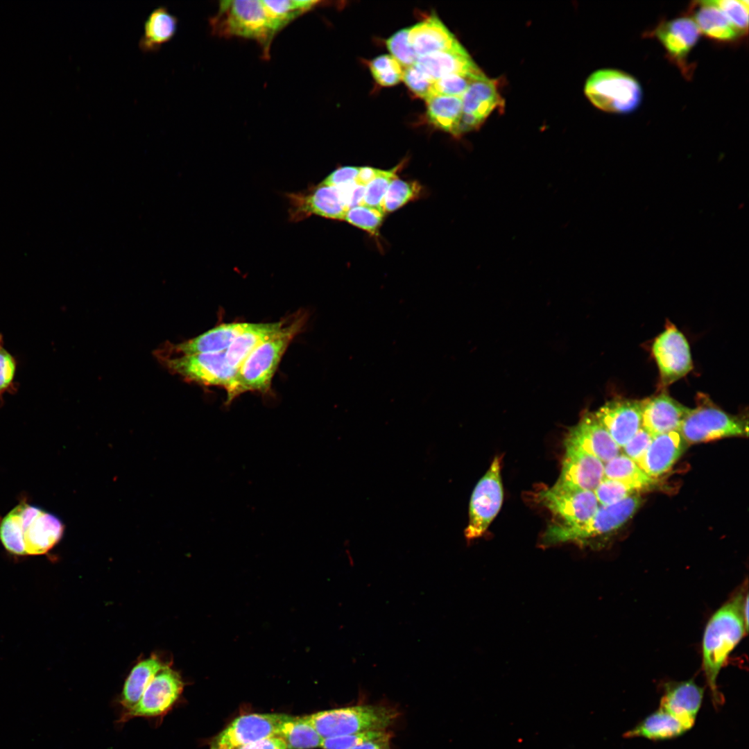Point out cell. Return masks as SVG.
Returning a JSON list of instances; mask_svg holds the SVG:
<instances>
[{"label": "cell", "instance_id": "50", "mask_svg": "<svg viewBox=\"0 0 749 749\" xmlns=\"http://www.w3.org/2000/svg\"><path fill=\"white\" fill-rule=\"evenodd\" d=\"M234 749H287L285 741L279 737H268Z\"/></svg>", "mask_w": 749, "mask_h": 749}, {"label": "cell", "instance_id": "12", "mask_svg": "<svg viewBox=\"0 0 749 749\" xmlns=\"http://www.w3.org/2000/svg\"><path fill=\"white\" fill-rule=\"evenodd\" d=\"M289 715L250 714L234 719L210 741V749H234L268 737H279Z\"/></svg>", "mask_w": 749, "mask_h": 749}, {"label": "cell", "instance_id": "37", "mask_svg": "<svg viewBox=\"0 0 749 749\" xmlns=\"http://www.w3.org/2000/svg\"><path fill=\"white\" fill-rule=\"evenodd\" d=\"M369 67L374 79L381 86H393L402 80L403 68L392 55L376 57L370 62Z\"/></svg>", "mask_w": 749, "mask_h": 749}, {"label": "cell", "instance_id": "16", "mask_svg": "<svg viewBox=\"0 0 749 749\" xmlns=\"http://www.w3.org/2000/svg\"><path fill=\"white\" fill-rule=\"evenodd\" d=\"M604 479V463L596 456L565 443L560 475L556 484L594 491Z\"/></svg>", "mask_w": 749, "mask_h": 749}, {"label": "cell", "instance_id": "46", "mask_svg": "<svg viewBox=\"0 0 749 749\" xmlns=\"http://www.w3.org/2000/svg\"><path fill=\"white\" fill-rule=\"evenodd\" d=\"M653 437L649 432L641 427L627 443L621 448L623 450V454L637 463L646 452Z\"/></svg>", "mask_w": 749, "mask_h": 749}, {"label": "cell", "instance_id": "36", "mask_svg": "<svg viewBox=\"0 0 749 749\" xmlns=\"http://www.w3.org/2000/svg\"><path fill=\"white\" fill-rule=\"evenodd\" d=\"M421 192V186L415 181H406L395 178L388 187L382 201L383 212H392L409 201L417 198Z\"/></svg>", "mask_w": 749, "mask_h": 749}, {"label": "cell", "instance_id": "48", "mask_svg": "<svg viewBox=\"0 0 749 749\" xmlns=\"http://www.w3.org/2000/svg\"><path fill=\"white\" fill-rule=\"evenodd\" d=\"M361 167L341 166L332 172L320 184L329 187H341L355 181Z\"/></svg>", "mask_w": 749, "mask_h": 749}, {"label": "cell", "instance_id": "38", "mask_svg": "<svg viewBox=\"0 0 749 749\" xmlns=\"http://www.w3.org/2000/svg\"><path fill=\"white\" fill-rule=\"evenodd\" d=\"M484 74L480 69L474 72L454 74L433 82L431 94L461 97L470 83Z\"/></svg>", "mask_w": 749, "mask_h": 749}, {"label": "cell", "instance_id": "7", "mask_svg": "<svg viewBox=\"0 0 749 749\" xmlns=\"http://www.w3.org/2000/svg\"><path fill=\"white\" fill-rule=\"evenodd\" d=\"M585 92L594 105L612 113L631 112L642 99L638 80L628 73L613 69L593 73L586 82Z\"/></svg>", "mask_w": 749, "mask_h": 749}, {"label": "cell", "instance_id": "35", "mask_svg": "<svg viewBox=\"0 0 749 749\" xmlns=\"http://www.w3.org/2000/svg\"><path fill=\"white\" fill-rule=\"evenodd\" d=\"M262 1L281 29L320 3L319 1L312 0Z\"/></svg>", "mask_w": 749, "mask_h": 749}, {"label": "cell", "instance_id": "32", "mask_svg": "<svg viewBox=\"0 0 749 749\" xmlns=\"http://www.w3.org/2000/svg\"><path fill=\"white\" fill-rule=\"evenodd\" d=\"M425 100L427 117L429 123L434 127L458 137V128L463 112L461 97L431 94Z\"/></svg>", "mask_w": 749, "mask_h": 749}, {"label": "cell", "instance_id": "17", "mask_svg": "<svg viewBox=\"0 0 749 749\" xmlns=\"http://www.w3.org/2000/svg\"><path fill=\"white\" fill-rule=\"evenodd\" d=\"M291 217L299 221L312 214L327 218L343 221L347 209L337 187L319 184L304 193L289 195Z\"/></svg>", "mask_w": 749, "mask_h": 749}, {"label": "cell", "instance_id": "40", "mask_svg": "<svg viewBox=\"0 0 749 749\" xmlns=\"http://www.w3.org/2000/svg\"><path fill=\"white\" fill-rule=\"evenodd\" d=\"M399 167L400 165L390 170L381 169L379 173L365 187L362 205L382 210L384 196L391 182L397 177L396 172Z\"/></svg>", "mask_w": 749, "mask_h": 749}, {"label": "cell", "instance_id": "1", "mask_svg": "<svg viewBox=\"0 0 749 749\" xmlns=\"http://www.w3.org/2000/svg\"><path fill=\"white\" fill-rule=\"evenodd\" d=\"M748 594L742 590L721 606L709 619L703 639V667L712 699L716 707L723 703L717 686L718 673L728 657L748 631V621L743 613Z\"/></svg>", "mask_w": 749, "mask_h": 749}, {"label": "cell", "instance_id": "47", "mask_svg": "<svg viewBox=\"0 0 749 749\" xmlns=\"http://www.w3.org/2000/svg\"><path fill=\"white\" fill-rule=\"evenodd\" d=\"M16 361L13 356L3 347L0 349V397L9 389L16 372Z\"/></svg>", "mask_w": 749, "mask_h": 749}, {"label": "cell", "instance_id": "23", "mask_svg": "<svg viewBox=\"0 0 749 749\" xmlns=\"http://www.w3.org/2000/svg\"><path fill=\"white\" fill-rule=\"evenodd\" d=\"M700 31L692 18L680 17L661 24L655 30L657 39L671 59L683 67L698 41Z\"/></svg>", "mask_w": 749, "mask_h": 749}, {"label": "cell", "instance_id": "49", "mask_svg": "<svg viewBox=\"0 0 749 749\" xmlns=\"http://www.w3.org/2000/svg\"><path fill=\"white\" fill-rule=\"evenodd\" d=\"M341 198L347 209L361 205L365 193V187L356 184L354 182L337 187Z\"/></svg>", "mask_w": 749, "mask_h": 749}, {"label": "cell", "instance_id": "21", "mask_svg": "<svg viewBox=\"0 0 749 749\" xmlns=\"http://www.w3.org/2000/svg\"><path fill=\"white\" fill-rule=\"evenodd\" d=\"M689 408L666 393L642 400V427L653 436L679 431Z\"/></svg>", "mask_w": 749, "mask_h": 749}, {"label": "cell", "instance_id": "33", "mask_svg": "<svg viewBox=\"0 0 749 749\" xmlns=\"http://www.w3.org/2000/svg\"><path fill=\"white\" fill-rule=\"evenodd\" d=\"M604 478L621 481L639 492L649 490L656 483L634 460L619 454L604 464Z\"/></svg>", "mask_w": 749, "mask_h": 749}, {"label": "cell", "instance_id": "43", "mask_svg": "<svg viewBox=\"0 0 749 749\" xmlns=\"http://www.w3.org/2000/svg\"><path fill=\"white\" fill-rule=\"evenodd\" d=\"M599 505L606 506L639 493L631 486L617 480L604 478L594 490Z\"/></svg>", "mask_w": 749, "mask_h": 749}, {"label": "cell", "instance_id": "27", "mask_svg": "<svg viewBox=\"0 0 749 749\" xmlns=\"http://www.w3.org/2000/svg\"><path fill=\"white\" fill-rule=\"evenodd\" d=\"M288 320L283 318L273 322L248 323L247 327L225 350L229 365L236 370L259 345L277 334Z\"/></svg>", "mask_w": 749, "mask_h": 749}, {"label": "cell", "instance_id": "9", "mask_svg": "<svg viewBox=\"0 0 749 749\" xmlns=\"http://www.w3.org/2000/svg\"><path fill=\"white\" fill-rule=\"evenodd\" d=\"M160 360L171 372L188 381L206 386L222 387L227 394L234 385L237 370L229 365L225 350L160 358Z\"/></svg>", "mask_w": 749, "mask_h": 749}, {"label": "cell", "instance_id": "4", "mask_svg": "<svg viewBox=\"0 0 749 749\" xmlns=\"http://www.w3.org/2000/svg\"><path fill=\"white\" fill-rule=\"evenodd\" d=\"M209 24L212 33L217 35L256 41L266 56L275 35L282 30L262 0L222 1Z\"/></svg>", "mask_w": 749, "mask_h": 749}, {"label": "cell", "instance_id": "39", "mask_svg": "<svg viewBox=\"0 0 749 749\" xmlns=\"http://www.w3.org/2000/svg\"><path fill=\"white\" fill-rule=\"evenodd\" d=\"M384 216L381 209L361 205L349 209L344 220L371 234H376Z\"/></svg>", "mask_w": 749, "mask_h": 749}, {"label": "cell", "instance_id": "51", "mask_svg": "<svg viewBox=\"0 0 749 749\" xmlns=\"http://www.w3.org/2000/svg\"><path fill=\"white\" fill-rule=\"evenodd\" d=\"M381 169L370 166H361L354 182L358 185L365 187L379 173Z\"/></svg>", "mask_w": 749, "mask_h": 749}, {"label": "cell", "instance_id": "28", "mask_svg": "<svg viewBox=\"0 0 749 749\" xmlns=\"http://www.w3.org/2000/svg\"><path fill=\"white\" fill-rule=\"evenodd\" d=\"M692 19L700 33L720 42H732L741 33L712 1L694 3Z\"/></svg>", "mask_w": 749, "mask_h": 749}, {"label": "cell", "instance_id": "19", "mask_svg": "<svg viewBox=\"0 0 749 749\" xmlns=\"http://www.w3.org/2000/svg\"><path fill=\"white\" fill-rule=\"evenodd\" d=\"M248 323H221L195 338L178 344H170L157 355L159 358H166L224 351L242 333Z\"/></svg>", "mask_w": 749, "mask_h": 749}, {"label": "cell", "instance_id": "54", "mask_svg": "<svg viewBox=\"0 0 749 749\" xmlns=\"http://www.w3.org/2000/svg\"><path fill=\"white\" fill-rule=\"evenodd\" d=\"M383 749H389V745L384 747Z\"/></svg>", "mask_w": 749, "mask_h": 749}, {"label": "cell", "instance_id": "42", "mask_svg": "<svg viewBox=\"0 0 749 749\" xmlns=\"http://www.w3.org/2000/svg\"><path fill=\"white\" fill-rule=\"evenodd\" d=\"M408 28H403L389 37L386 44L392 56L404 69L415 64L417 57L408 41Z\"/></svg>", "mask_w": 749, "mask_h": 749}, {"label": "cell", "instance_id": "26", "mask_svg": "<svg viewBox=\"0 0 749 749\" xmlns=\"http://www.w3.org/2000/svg\"><path fill=\"white\" fill-rule=\"evenodd\" d=\"M408 41L418 58L451 47L458 40L436 15L409 28Z\"/></svg>", "mask_w": 749, "mask_h": 749}, {"label": "cell", "instance_id": "20", "mask_svg": "<svg viewBox=\"0 0 749 749\" xmlns=\"http://www.w3.org/2000/svg\"><path fill=\"white\" fill-rule=\"evenodd\" d=\"M565 443L572 445L596 456L604 464L620 454L621 448L594 413H586L573 427Z\"/></svg>", "mask_w": 749, "mask_h": 749}, {"label": "cell", "instance_id": "44", "mask_svg": "<svg viewBox=\"0 0 749 749\" xmlns=\"http://www.w3.org/2000/svg\"><path fill=\"white\" fill-rule=\"evenodd\" d=\"M712 2L724 13L741 35L748 32V1L713 0Z\"/></svg>", "mask_w": 749, "mask_h": 749}, {"label": "cell", "instance_id": "8", "mask_svg": "<svg viewBox=\"0 0 749 749\" xmlns=\"http://www.w3.org/2000/svg\"><path fill=\"white\" fill-rule=\"evenodd\" d=\"M679 432L687 444L730 436H747L748 422L725 413L704 398L702 404L689 409Z\"/></svg>", "mask_w": 749, "mask_h": 749}, {"label": "cell", "instance_id": "13", "mask_svg": "<svg viewBox=\"0 0 749 749\" xmlns=\"http://www.w3.org/2000/svg\"><path fill=\"white\" fill-rule=\"evenodd\" d=\"M652 351L660 375V385L667 386L689 373L693 368L689 343L673 324L655 340Z\"/></svg>", "mask_w": 749, "mask_h": 749}, {"label": "cell", "instance_id": "2", "mask_svg": "<svg viewBox=\"0 0 749 749\" xmlns=\"http://www.w3.org/2000/svg\"><path fill=\"white\" fill-rule=\"evenodd\" d=\"M64 531L55 515L21 501L1 519L0 541L12 555H44L60 541Z\"/></svg>", "mask_w": 749, "mask_h": 749}, {"label": "cell", "instance_id": "11", "mask_svg": "<svg viewBox=\"0 0 749 749\" xmlns=\"http://www.w3.org/2000/svg\"><path fill=\"white\" fill-rule=\"evenodd\" d=\"M184 686L180 674L169 666L165 667L155 675L137 703L124 712L119 722L135 717L154 718L164 716L179 700Z\"/></svg>", "mask_w": 749, "mask_h": 749}, {"label": "cell", "instance_id": "6", "mask_svg": "<svg viewBox=\"0 0 749 749\" xmlns=\"http://www.w3.org/2000/svg\"><path fill=\"white\" fill-rule=\"evenodd\" d=\"M393 708L383 705H360L325 710L306 716L322 738L370 731L386 730L397 718Z\"/></svg>", "mask_w": 749, "mask_h": 749}, {"label": "cell", "instance_id": "3", "mask_svg": "<svg viewBox=\"0 0 749 749\" xmlns=\"http://www.w3.org/2000/svg\"><path fill=\"white\" fill-rule=\"evenodd\" d=\"M307 318L304 311L289 316L277 334L250 353L237 372L232 390L227 394V405L247 392L267 394L270 391L282 358L293 339L302 331Z\"/></svg>", "mask_w": 749, "mask_h": 749}, {"label": "cell", "instance_id": "45", "mask_svg": "<svg viewBox=\"0 0 749 749\" xmlns=\"http://www.w3.org/2000/svg\"><path fill=\"white\" fill-rule=\"evenodd\" d=\"M402 80L416 96L426 99L431 95L433 82L415 64L403 69Z\"/></svg>", "mask_w": 749, "mask_h": 749}, {"label": "cell", "instance_id": "18", "mask_svg": "<svg viewBox=\"0 0 749 749\" xmlns=\"http://www.w3.org/2000/svg\"><path fill=\"white\" fill-rule=\"evenodd\" d=\"M594 413L620 448L642 427V400L616 398Z\"/></svg>", "mask_w": 749, "mask_h": 749}, {"label": "cell", "instance_id": "10", "mask_svg": "<svg viewBox=\"0 0 749 749\" xmlns=\"http://www.w3.org/2000/svg\"><path fill=\"white\" fill-rule=\"evenodd\" d=\"M501 462V457H494L472 492L469 506V522L464 532L468 540L481 537L501 507L503 490Z\"/></svg>", "mask_w": 749, "mask_h": 749}, {"label": "cell", "instance_id": "30", "mask_svg": "<svg viewBox=\"0 0 749 749\" xmlns=\"http://www.w3.org/2000/svg\"><path fill=\"white\" fill-rule=\"evenodd\" d=\"M178 19L164 6L154 9L144 22V34L139 42V49L145 53L155 52L175 35Z\"/></svg>", "mask_w": 749, "mask_h": 749}, {"label": "cell", "instance_id": "29", "mask_svg": "<svg viewBox=\"0 0 749 749\" xmlns=\"http://www.w3.org/2000/svg\"><path fill=\"white\" fill-rule=\"evenodd\" d=\"M168 666L153 655L133 666L124 682L119 698V703L126 711L137 703L155 675Z\"/></svg>", "mask_w": 749, "mask_h": 749}, {"label": "cell", "instance_id": "53", "mask_svg": "<svg viewBox=\"0 0 749 749\" xmlns=\"http://www.w3.org/2000/svg\"><path fill=\"white\" fill-rule=\"evenodd\" d=\"M2 347H3V338H2V336H1V334H0V349H1V348Z\"/></svg>", "mask_w": 749, "mask_h": 749}, {"label": "cell", "instance_id": "15", "mask_svg": "<svg viewBox=\"0 0 749 749\" xmlns=\"http://www.w3.org/2000/svg\"><path fill=\"white\" fill-rule=\"evenodd\" d=\"M461 99L459 137L479 128L494 110L503 105L496 81L485 74L470 83Z\"/></svg>", "mask_w": 749, "mask_h": 749}, {"label": "cell", "instance_id": "25", "mask_svg": "<svg viewBox=\"0 0 749 749\" xmlns=\"http://www.w3.org/2000/svg\"><path fill=\"white\" fill-rule=\"evenodd\" d=\"M415 64L433 82L450 74L480 70L458 41L447 49L418 58Z\"/></svg>", "mask_w": 749, "mask_h": 749}, {"label": "cell", "instance_id": "52", "mask_svg": "<svg viewBox=\"0 0 749 749\" xmlns=\"http://www.w3.org/2000/svg\"><path fill=\"white\" fill-rule=\"evenodd\" d=\"M390 737H388L378 740L366 742L352 748V749H383L384 747L389 745Z\"/></svg>", "mask_w": 749, "mask_h": 749}, {"label": "cell", "instance_id": "41", "mask_svg": "<svg viewBox=\"0 0 749 749\" xmlns=\"http://www.w3.org/2000/svg\"><path fill=\"white\" fill-rule=\"evenodd\" d=\"M391 737L387 730L370 731L323 739V749H352L371 741Z\"/></svg>", "mask_w": 749, "mask_h": 749}, {"label": "cell", "instance_id": "22", "mask_svg": "<svg viewBox=\"0 0 749 749\" xmlns=\"http://www.w3.org/2000/svg\"><path fill=\"white\" fill-rule=\"evenodd\" d=\"M704 690L693 680L669 682L664 685L660 708L691 728L700 708Z\"/></svg>", "mask_w": 749, "mask_h": 749}, {"label": "cell", "instance_id": "24", "mask_svg": "<svg viewBox=\"0 0 749 749\" xmlns=\"http://www.w3.org/2000/svg\"><path fill=\"white\" fill-rule=\"evenodd\" d=\"M687 445L678 431L655 436L637 464L648 476L655 479L671 469L682 455Z\"/></svg>", "mask_w": 749, "mask_h": 749}, {"label": "cell", "instance_id": "14", "mask_svg": "<svg viewBox=\"0 0 749 749\" xmlns=\"http://www.w3.org/2000/svg\"><path fill=\"white\" fill-rule=\"evenodd\" d=\"M539 499L566 524H579L588 521L599 507L594 491L568 488L556 483L540 492Z\"/></svg>", "mask_w": 749, "mask_h": 749}, {"label": "cell", "instance_id": "31", "mask_svg": "<svg viewBox=\"0 0 749 749\" xmlns=\"http://www.w3.org/2000/svg\"><path fill=\"white\" fill-rule=\"evenodd\" d=\"M687 730L678 719L659 707L625 732L623 737H641L654 741L666 740L676 738Z\"/></svg>", "mask_w": 749, "mask_h": 749}, {"label": "cell", "instance_id": "34", "mask_svg": "<svg viewBox=\"0 0 749 749\" xmlns=\"http://www.w3.org/2000/svg\"><path fill=\"white\" fill-rule=\"evenodd\" d=\"M279 737L285 741L287 749L320 748L323 739L307 721L306 716H289L282 724Z\"/></svg>", "mask_w": 749, "mask_h": 749}, {"label": "cell", "instance_id": "5", "mask_svg": "<svg viewBox=\"0 0 749 749\" xmlns=\"http://www.w3.org/2000/svg\"><path fill=\"white\" fill-rule=\"evenodd\" d=\"M642 503L639 493L617 503L599 505L588 521L579 524L558 523L545 531L541 544L549 546L565 542L586 543L589 540L613 533L625 524Z\"/></svg>", "mask_w": 749, "mask_h": 749}]
</instances>
